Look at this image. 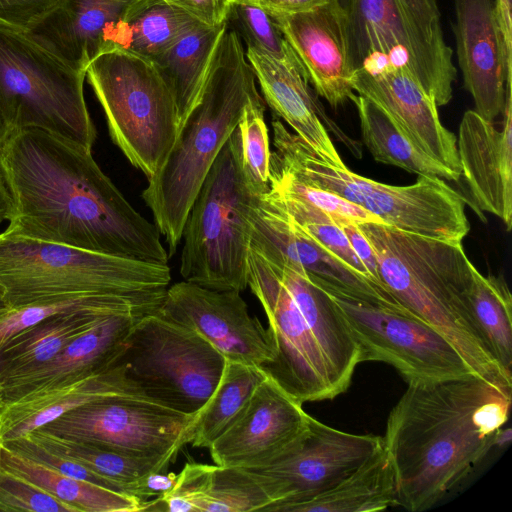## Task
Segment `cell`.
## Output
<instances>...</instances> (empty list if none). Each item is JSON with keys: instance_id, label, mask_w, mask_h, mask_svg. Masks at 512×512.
Wrapping results in <instances>:
<instances>
[{"instance_id": "d6a6232c", "label": "cell", "mask_w": 512, "mask_h": 512, "mask_svg": "<svg viewBox=\"0 0 512 512\" xmlns=\"http://www.w3.org/2000/svg\"><path fill=\"white\" fill-rule=\"evenodd\" d=\"M362 142L372 157L418 176L458 181L460 176L419 149L394 121L368 98L353 93Z\"/></svg>"}, {"instance_id": "8fae6325", "label": "cell", "mask_w": 512, "mask_h": 512, "mask_svg": "<svg viewBox=\"0 0 512 512\" xmlns=\"http://www.w3.org/2000/svg\"><path fill=\"white\" fill-rule=\"evenodd\" d=\"M117 361L145 398L188 416L207 402L226 363L196 331L158 312L134 323Z\"/></svg>"}, {"instance_id": "7a4b0ae2", "label": "cell", "mask_w": 512, "mask_h": 512, "mask_svg": "<svg viewBox=\"0 0 512 512\" xmlns=\"http://www.w3.org/2000/svg\"><path fill=\"white\" fill-rule=\"evenodd\" d=\"M511 400L512 386L477 375L408 384L383 437L398 506L428 510L465 479L494 447Z\"/></svg>"}, {"instance_id": "e575fe53", "label": "cell", "mask_w": 512, "mask_h": 512, "mask_svg": "<svg viewBox=\"0 0 512 512\" xmlns=\"http://www.w3.org/2000/svg\"><path fill=\"white\" fill-rule=\"evenodd\" d=\"M466 306L490 354L512 373V297L505 279L484 276L475 267Z\"/></svg>"}, {"instance_id": "52a82bcc", "label": "cell", "mask_w": 512, "mask_h": 512, "mask_svg": "<svg viewBox=\"0 0 512 512\" xmlns=\"http://www.w3.org/2000/svg\"><path fill=\"white\" fill-rule=\"evenodd\" d=\"M261 196L241 168L238 127L210 168L187 217L180 274L184 281L237 292L247 286L251 212Z\"/></svg>"}, {"instance_id": "f546056e", "label": "cell", "mask_w": 512, "mask_h": 512, "mask_svg": "<svg viewBox=\"0 0 512 512\" xmlns=\"http://www.w3.org/2000/svg\"><path fill=\"white\" fill-rule=\"evenodd\" d=\"M395 506V472L383 443L334 487L290 512H376Z\"/></svg>"}, {"instance_id": "7dc6e473", "label": "cell", "mask_w": 512, "mask_h": 512, "mask_svg": "<svg viewBox=\"0 0 512 512\" xmlns=\"http://www.w3.org/2000/svg\"><path fill=\"white\" fill-rule=\"evenodd\" d=\"M346 235L350 246L358 259L367 269L371 278L380 286L384 287L378 272V265L374 251L366 237L362 234L357 224H341L339 225ZM386 289V288H385ZM389 292V291H388Z\"/></svg>"}, {"instance_id": "ab89813d", "label": "cell", "mask_w": 512, "mask_h": 512, "mask_svg": "<svg viewBox=\"0 0 512 512\" xmlns=\"http://www.w3.org/2000/svg\"><path fill=\"white\" fill-rule=\"evenodd\" d=\"M269 191L284 208L290 218L309 237L330 251L350 268L374 281L352 250L342 228L329 215L305 201L276 193L270 189Z\"/></svg>"}, {"instance_id": "2e32d148", "label": "cell", "mask_w": 512, "mask_h": 512, "mask_svg": "<svg viewBox=\"0 0 512 512\" xmlns=\"http://www.w3.org/2000/svg\"><path fill=\"white\" fill-rule=\"evenodd\" d=\"M159 314L196 331L226 360L262 369L276 353L271 330L250 316L240 292L181 281L168 287Z\"/></svg>"}, {"instance_id": "cb8c5ba5", "label": "cell", "mask_w": 512, "mask_h": 512, "mask_svg": "<svg viewBox=\"0 0 512 512\" xmlns=\"http://www.w3.org/2000/svg\"><path fill=\"white\" fill-rule=\"evenodd\" d=\"M245 55L269 107L320 158L335 165H344L325 125L356 156L361 154L356 143L325 114L303 75L251 47L246 48Z\"/></svg>"}, {"instance_id": "9c48e42d", "label": "cell", "mask_w": 512, "mask_h": 512, "mask_svg": "<svg viewBox=\"0 0 512 512\" xmlns=\"http://www.w3.org/2000/svg\"><path fill=\"white\" fill-rule=\"evenodd\" d=\"M347 17L354 69L403 64L444 106L457 77L436 0H339Z\"/></svg>"}, {"instance_id": "e0dca14e", "label": "cell", "mask_w": 512, "mask_h": 512, "mask_svg": "<svg viewBox=\"0 0 512 512\" xmlns=\"http://www.w3.org/2000/svg\"><path fill=\"white\" fill-rule=\"evenodd\" d=\"M249 247L266 259L299 266L349 295L410 313L385 288L350 268L309 237L270 191L252 209Z\"/></svg>"}, {"instance_id": "ba28073f", "label": "cell", "mask_w": 512, "mask_h": 512, "mask_svg": "<svg viewBox=\"0 0 512 512\" xmlns=\"http://www.w3.org/2000/svg\"><path fill=\"white\" fill-rule=\"evenodd\" d=\"M86 71L29 33L0 24V104L9 131L37 128L92 150L97 132L84 97Z\"/></svg>"}, {"instance_id": "83f0119b", "label": "cell", "mask_w": 512, "mask_h": 512, "mask_svg": "<svg viewBox=\"0 0 512 512\" xmlns=\"http://www.w3.org/2000/svg\"><path fill=\"white\" fill-rule=\"evenodd\" d=\"M116 313L126 312L111 308L62 312L14 335L0 350V388L34 372L97 321Z\"/></svg>"}, {"instance_id": "d4e9b609", "label": "cell", "mask_w": 512, "mask_h": 512, "mask_svg": "<svg viewBox=\"0 0 512 512\" xmlns=\"http://www.w3.org/2000/svg\"><path fill=\"white\" fill-rule=\"evenodd\" d=\"M271 504L260 477L249 469L187 463L175 486L160 497L146 500L143 511H266Z\"/></svg>"}, {"instance_id": "ac0fdd59", "label": "cell", "mask_w": 512, "mask_h": 512, "mask_svg": "<svg viewBox=\"0 0 512 512\" xmlns=\"http://www.w3.org/2000/svg\"><path fill=\"white\" fill-rule=\"evenodd\" d=\"M309 414L268 376L257 385L232 424L209 446L214 464L264 466L284 453L300 436Z\"/></svg>"}, {"instance_id": "ffe728a7", "label": "cell", "mask_w": 512, "mask_h": 512, "mask_svg": "<svg viewBox=\"0 0 512 512\" xmlns=\"http://www.w3.org/2000/svg\"><path fill=\"white\" fill-rule=\"evenodd\" d=\"M352 87L381 108L419 149L461 177L457 138L443 126L435 100L405 65L359 68Z\"/></svg>"}, {"instance_id": "b9f144b4", "label": "cell", "mask_w": 512, "mask_h": 512, "mask_svg": "<svg viewBox=\"0 0 512 512\" xmlns=\"http://www.w3.org/2000/svg\"><path fill=\"white\" fill-rule=\"evenodd\" d=\"M0 511L76 512L73 507L1 466Z\"/></svg>"}, {"instance_id": "d6986e66", "label": "cell", "mask_w": 512, "mask_h": 512, "mask_svg": "<svg viewBox=\"0 0 512 512\" xmlns=\"http://www.w3.org/2000/svg\"><path fill=\"white\" fill-rule=\"evenodd\" d=\"M303 65L308 82L332 108L350 100L355 72L345 10L339 0L302 12H269Z\"/></svg>"}, {"instance_id": "3957f363", "label": "cell", "mask_w": 512, "mask_h": 512, "mask_svg": "<svg viewBox=\"0 0 512 512\" xmlns=\"http://www.w3.org/2000/svg\"><path fill=\"white\" fill-rule=\"evenodd\" d=\"M262 99L238 33L229 26L216 48L201 97L142 192L154 224L176 252L197 194L250 102Z\"/></svg>"}, {"instance_id": "bcb514c9", "label": "cell", "mask_w": 512, "mask_h": 512, "mask_svg": "<svg viewBox=\"0 0 512 512\" xmlns=\"http://www.w3.org/2000/svg\"><path fill=\"white\" fill-rule=\"evenodd\" d=\"M177 482L174 473L152 472L130 483L128 494L146 500L149 497H160L170 491Z\"/></svg>"}, {"instance_id": "5b68a950", "label": "cell", "mask_w": 512, "mask_h": 512, "mask_svg": "<svg viewBox=\"0 0 512 512\" xmlns=\"http://www.w3.org/2000/svg\"><path fill=\"white\" fill-rule=\"evenodd\" d=\"M271 164L310 186L337 194L383 224L425 237L462 242L470 230L465 198L437 177L394 186L360 176L345 164L320 158L278 118L272 120Z\"/></svg>"}, {"instance_id": "4fadbf2b", "label": "cell", "mask_w": 512, "mask_h": 512, "mask_svg": "<svg viewBox=\"0 0 512 512\" xmlns=\"http://www.w3.org/2000/svg\"><path fill=\"white\" fill-rule=\"evenodd\" d=\"M247 286L268 318L276 353L261 370L301 404L342 394L319 338L267 260L249 247Z\"/></svg>"}, {"instance_id": "44dd1931", "label": "cell", "mask_w": 512, "mask_h": 512, "mask_svg": "<svg viewBox=\"0 0 512 512\" xmlns=\"http://www.w3.org/2000/svg\"><path fill=\"white\" fill-rule=\"evenodd\" d=\"M457 59L474 111L487 121L501 116L512 59L506 54L495 0H455Z\"/></svg>"}, {"instance_id": "74e56055", "label": "cell", "mask_w": 512, "mask_h": 512, "mask_svg": "<svg viewBox=\"0 0 512 512\" xmlns=\"http://www.w3.org/2000/svg\"><path fill=\"white\" fill-rule=\"evenodd\" d=\"M227 23L234 25L233 30L245 41L247 47L270 56L307 79L303 65L264 8L244 0H234Z\"/></svg>"}, {"instance_id": "30bf717a", "label": "cell", "mask_w": 512, "mask_h": 512, "mask_svg": "<svg viewBox=\"0 0 512 512\" xmlns=\"http://www.w3.org/2000/svg\"><path fill=\"white\" fill-rule=\"evenodd\" d=\"M86 77L109 134L149 179L166 160L179 132L174 98L152 61L121 49L95 58Z\"/></svg>"}, {"instance_id": "11a10c76", "label": "cell", "mask_w": 512, "mask_h": 512, "mask_svg": "<svg viewBox=\"0 0 512 512\" xmlns=\"http://www.w3.org/2000/svg\"><path fill=\"white\" fill-rule=\"evenodd\" d=\"M244 1L251 2V3L256 4L259 0H244Z\"/></svg>"}, {"instance_id": "4316f807", "label": "cell", "mask_w": 512, "mask_h": 512, "mask_svg": "<svg viewBox=\"0 0 512 512\" xmlns=\"http://www.w3.org/2000/svg\"><path fill=\"white\" fill-rule=\"evenodd\" d=\"M120 395L144 397L116 362L100 373L44 391L0 411V442L18 439L85 404Z\"/></svg>"}, {"instance_id": "8992f818", "label": "cell", "mask_w": 512, "mask_h": 512, "mask_svg": "<svg viewBox=\"0 0 512 512\" xmlns=\"http://www.w3.org/2000/svg\"><path fill=\"white\" fill-rule=\"evenodd\" d=\"M170 282L167 263L0 233V289L9 309L80 295L151 294Z\"/></svg>"}, {"instance_id": "8d00e7d4", "label": "cell", "mask_w": 512, "mask_h": 512, "mask_svg": "<svg viewBox=\"0 0 512 512\" xmlns=\"http://www.w3.org/2000/svg\"><path fill=\"white\" fill-rule=\"evenodd\" d=\"M166 291L144 295H80L9 309L0 314V350L22 330L49 316L84 308H111L146 315L160 308Z\"/></svg>"}, {"instance_id": "db71d44e", "label": "cell", "mask_w": 512, "mask_h": 512, "mask_svg": "<svg viewBox=\"0 0 512 512\" xmlns=\"http://www.w3.org/2000/svg\"><path fill=\"white\" fill-rule=\"evenodd\" d=\"M9 310L5 300H4V297H3V294H2V291L0 289V312H5Z\"/></svg>"}, {"instance_id": "7bdbcfd3", "label": "cell", "mask_w": 512, "mask_h": 512, "mask_svg": "<svg viewBox=\"0 0 512 512\" xmlns=\"http://www.w3.org/2000/svg\"><path fill=\"white\" fill-rule=\"evenodd\" d=\"M3 444L11 450L71 478L93 483L121 493H126L123 488L116 483L98 475L76 460L56 454L46 449L29 435H24L18 439L4 442Z\"/></svg>"}, {"instance_id": "7c38bea8", "label": "cell", "mask_w": 512, "mask_h": 512, "mask_svg": "<svg viewBox=\"0 0 512 512\" xmlns=\"http://www.w3.org/2000/svg\"><path fill=\"white\" fill-rule=\"evenodd\" d=\"M310 275L327 292L347 323L358 345L361 363L389 364L408 384L477 375L453 343L426 322L349 295Z\"/></svg>"}, {"instance_id": "60d3db41", "label": "cell", "mask_w": 512, "mask_h": 512, "mask_svg": "<svg viewBox=\"0 0 512 512\" xmlns=\"http://www.w3.org/2000/svg\"><path fill=\"white\" fill-rule=\"evenodd\" d=\"M270 190L305 201L329 215L338 225L383 222L372 213L356 206L341 196L305 184L278 167L270 164Z\"/></svg>"}, {"instance_id": "836d02e7", "label": "cell", "mask_w": 512, "mask_h": 512, "mask_svg": "<svg viewBox=\"0 0 512 512\" xmlns=\"http://www.w3.org/2000/svg\"><path fill=\"white\" fill-rule=\"evenodd\" d=\"M266 377L259 367L226 360L216 388L195 415L188 443L208 449L239 416L254 389Z\"/></svg>"}, {"instance_id": "4dcf8cb0", "label": "cell", "mask_w": 512, "mask_h": 512, "mask_svg": "<svg viewBox=\"0 0 512 512\" xmlns=\"http://www.w3.org/2000/svg\"><path fill=\"white\" fill-rule=\"evenodd\" d=\"M0 466L24 478L76 512H140L146 500L66 476L0 442Z\"/></svg>"}, {"instance_id": "d590c367", "label": "cell", "mask_w": 512, "mask_h": 512, "mask_svg": "<svg viewBox=\"0 0 512 512\" xmlns=\"http://www.w3.org/2000/svg\"><path fill=\"white\" fill-rule=\"evenodd\" d=\"M46 449L76 460L116 483L128 494L130 483L152 472H165L173 457H144L119 453L90 443L53 436L41 429L26 434ZM130 495V494H129Z\"/></svg>"}, {"instance_id": "9f6ffc18", "label": "cell", "mask_w": 512, "mask_h": 512, "mask_svg": "<svg viewBox=\"0 0 512 512\" xmlns=\"http://www.w3.org/2000/svg\"><path fill=\"white\" fill-rule=\"evenodd\" d=\"M6 312V311H5ZM3 313V312H0V314Z\"/></svg>"}, {"instance_id": "816d5d0a", "label": "cell", "mask_w": 512, "mask_h": 512, "mask_svg": "<svg viewBox=\"0 0 512 512\" xmlns=\"http://www.w3.org/2000/svg\"><path fill=\"white\" fill-rule=\"evenodd\" d=\"M512 430L510 427L503 429V427L497 432L494 440V446L504 448L511 442Z\"/></svg>"}, {"instance_id": "f5cc1de1", "label": "cell", "mask_w": 512, "mask_h": 512, "mask_svg": "<svg viewBox=\"0 0 512 512\" xmlns=\"http://www.w3.org/2000/svg\"><path fill=\"white\" fill-rule=\"evenodd\" d=\"M9 133V127L4 117L1 104H0V145Z\"/></svg>"}, {"instance_id": "1f68e13d", "label": "cell", "mask_w": 512, "mask_h": 512, "mask_svg": "<svg viewBox=\"0 0 512 512\" xmlns=\"http://www.w3.org/2000/svg\"><path fill=\"white\" fill-rule=\"evenodd\" d=\"M199 23L164 0H135L116 24L111 47L151 61Z\"/></svg>"}, {"instance_id": "484cf974", "label": "cell", "mask_w": 512, "mask_h": 512, "mask_svg": "<svg viewBox=\"0 0 512 512\" xmlns=\"http://www.w3.org/2000/svg\"><path fill=\"white\" fill-rule=\"evenodd\" d=\"M135 0H60L29 33L75 69L112 50V32Z\"/></svg>"}, {"instance_id": "5bb4252c", "label": "cell", "mask_w": 512, "mask_h": 512, "mask_svg": "<svg viewBox=\"0 0 512 512\" xmlns=\"http://www.w3.org/2000/svg\"><path fill=\"white\" fill-rule=\"evenodd\" d=\"M194 418L142 396L120 395L85 404L38 429L123 454L176 459Z\"/></svg>"}, {"instance_id": "603a6c76", "label": "cell", "mask_w": 512, "mask_h": 512, "mask_svg": "<svg viewBox=\"0 0 512 512\" xmlns=\"http://www.w3.org/2000/svg\"><path fill=\"white\" fill-rule=\"evenodd\" d=\"M142 316L133 312L116 313L97 321L71 340L52 360L0 388V411L21 399L109 368L123 351L134 323Z\"/></svg>"}, {"instance_id": "f6af8a7d", "label": "cell", "mask_w": 512, "mask_h": 512, "mask_svg": "<svg viewBox=\"0 0 512 512\" xmlns=\"http://www.w3.org/2000/svg\"><path fill=\"white\" fill-rule=\"evenodd\" d=\"M202 24L215 26L227 21L234 0H164Z\"/></svg>"}, {"instance_id": "9a60e30c", "label": "cell", "mask_w": 512, "mask_h": 512, "mask_svg": "<svg viewBox=\"0 0 512 512\" xmlns=\"http://www.w3.org/2000/svg\"><path fill=\"white\" fill-rule=\"evenodd\" d=\"M383 444V437L353 434L309 415L306 428L271 463L246 468L260 477L272 504L266 511L290 512L334 487Z\"/></svg>"}, {"instance_id": "681fc988", "label": "cell", "mask_w": 512, "mask_h": 512, "mask_svg": "<svg viewBox=\"0 0 512 512\" xmlns=\"http://www.w3.org/2000/svg\"><path fill=\"white\" fill-rule=\"evenodd\" d=\"M506 54L512 58V0H495Z\"/></svg>"}, {"instance_id": "f1b7e54d", "label": "cell", "mask_w": 512, "mask_h": 512, "mask_svg": "<svg viewBox=\"0 0 512 512\" xmlns=\"http://www.w3.org/2000/svg\"><path fill=\"white\" fill-rule=\"evenodd\" d=\"M227 27V21L215 26L199 23L151 60L174 98L179 130L201 97L216 48Z\"/></svg>"}, {"instance_id": "c3c4849f", "label": "cell", "mask_w": 512, "mask_h": 512, "mask_svg": "<svg viewBox=\"0 0 512 512\" xmlns=\"http://www.w3.org/2000/svg\"><path fill=\"white\" fill-rule=\"evenodd\" d=\"M331 0H259L256 5L269 12L296 13L320 7Z\"/></svg>"}, {"instance_id": "6da1fadb", "label": "cell", "mask_w": 512, "mask_h": 512, "mask_svg": "<svg viewBox=\"0 0 512 512\" xmlns=\"http://www.w3.org/2000/svg\"><path fill=\"white\" fill-rule=\"evenodd\" d=\"M0 172L11 233L93 252L167 263L157 226L101 170L92 150L37 128L9 131Z\"/></svg>"}, {"instance_id": "7402d4cb", "label": "cell", "mask_w": 512, "mask_h": 512, "mask_svg": "<svg viewBox=\"0 0 512 512\" xmlns=\"http://www.w3.org/2000/svg\"><path fill=\"white\" fill-rule=\"evenodd\" d=\"M501 126L467 110L460 122L457 150L471 197L479 210L512 227V91L506 86Z\"/></svg>"}, {"instance_id": "f35d334b", "label": "cell", "mask_w": 512, "mask_h": 512, "mask_svg": "<svg viewBox=\"0 0 512 512\" xmlns=\"http://www.w3.org/2000/svg\"><path fill=\"white\" fill-rule=\"evenodd\" d=\"M264 111L263 99L250 102L238 123L242 172L248 186L258 196L270 189L271 150Z\"/></svg>"}, {"instance_id": "f907efd6", "label": "cell", "mask_w": 512, "mask_h": 512, "mask_svg": "<svg viewBox=\"0 0 512 512\" xmlns=\"http://www.w3.org/2000/svg\"><path fill=\"white\" fill-rule=\"evenodd\" d=\"M12 214V202L4 179L0 172V225L9 220Z\"/></svg>"}, {"instance_id": "ee69618b", "label": "cell", "mask_w": 512, "mask_h": 512, "mask_svg": "<svg viewBox=\"0 0 512 512\" xmlns=\"http://www.w3.org/2000/svg\"><path fill=\"white\" fill-rule=\"evenodd\" d=\"M60 0H0V24L29 32Z\"/></svg>"}, {"instance_id": "277c9868", "label": "cell", "mask_w": 512, "mask_h": 512, "mask_svg": "<svg viewBox=\"0 0 512 512\" xmlns=\"http://www.w3.org/2000/svg\"><path fill=\"white\" fill-rule=\"evenodd\" d=\"M371 245L380 279L412 315L447 337L480 377L512 386V373L490 354L466 306L475 266L462 242L402 231L381 223L358 225Z\"/></svg>"}]
</instances>
